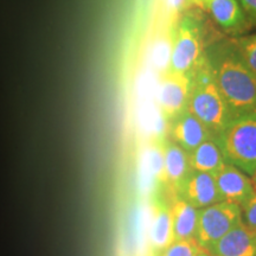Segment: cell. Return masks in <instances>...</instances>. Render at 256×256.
<instances>
[{
    "label": "cell",
    "instance_id": "6da1fadb",
    "mask_svg": "<svg viewBox=\"0 0 256 256\" xmlns=\"http://www.w3.org/2000/svg\"><path fill=\"white\" fill-rule=\"evenodd\" d=\"M232 119L256 113V74L246 66L232 40L212 44L204 51Z\"/></svg>",
    "mask_w": 256,
    "mask_h": 256
},
{
    "label": "cell",
    "instance_id": "7a4b0ae2",
    "mask_svg": "<svg viewBox=\"0 0 256 256\" xmlns=\"http://www.w3.org/2000/svg\"><path fill=\"white\" fill-rule=\"evenodd\" d=\"M186 108L209 130L214 139L232 120L226 101L214 80L206 54L190 74V94Z\"/></svg>",
    "mask_w": 256,
    "mask_h": 256
},
{
    "label": "cell",
    "instance_id": "3957f363",
    "mask_svg": "<svg viewBox=\"0 0 256 256\" xmlns=\"http://www.w3.org/2000/svg\"><path fill=\"white\" fill-rule=\"evenodd\" d=\"M215 140L226 162L252 177L256 170V113L234 118Z\"/></svg>",
    "mask_w": 256,
    "mask_h": 256
},
{
    "label": "cell",
    "instance_id": "277c9868",
    "mask_svg": "<svg viewBox=\"0 0 256 256\" xmlns=\"http://www.w3.org/2000/svg\"><path fill=\"white\" fill-rule=\"evenodd\" d=\"M203 26L194 14H185L174 26L168 69L191 74L204 55Z\"/></svg>",
    "mask_w": 256,
    "mask_h": 256
},
{
    "label": "cell",
    "instance_id": "5b68a950",
    "mask_svg": "<svg viewBox=\"0 0 256 256\" xmlns=\"http://www.w3.org/2000/svg\"><path fill=\"white\" fill-rule=\"evenodd\" d=\"M242 220L241 208L222 200L198 210L196 240L200 247L206 248Z\"/></svg>",
    "mask_w": 256,
    "mask_h": 256
},
{
    "label": "cell",
    "instance_id": "8992f818",
    "mask_svg": "<svg viewBox=\"0 0 256 256\" xmlns=\"http://www.w3.org/2000/svg\"><path fill=\"white\" fill-rule=\"evenodd\" d=\"M190 94V74L166 69L160 75L158 106L166 120L174 119L186 110Z\"/></svg>",
    "mask_w": 256,
    "mask_h": 256
},
{
    "label": "cell",
    "instance_id": "52a82bcc",
    "mask_svg": "<svg viewBox=\"0 0 256 256\" xmlns=\"http://www.w3.org/2000/svg\"><path fill=\"white\" fill-rule=\"evenodd\" d=\"M214 177L222 200L240 208L244 206L256 192L252 178L228 162Z\"/></svg>",
    "mask_w": 256,
    "mask_h": 256
},
{
    "label": "cell",
    "instance_id": "ba28073f",
    "mask_svg": "<svg viewBox=\"0 0 256 256\" xmlns=\"http://www.w3.org/2000/svg\"><path fill=\"white\" fill-rule=\"evenodd\" d=\"M177 197L198 210L223 200L214 174L192 170L182 185Z\"/></svg>",
    "mask_w": 256,
    "mask_h": 256
},
{
    "label": "cell",
    "instance_id": "9c48e42d",
    "mask_svg": "<svg viewBox=\"0 0 256 256\" xmlns=\"http://www.w3.org/2000/svg\"><path fill=\"white\" fill-rule=\"evenodd\" d=\"M191 172L188 153L174 142H162V171L160 183L174 198Z\"/></svg>",
    "mask_w": 256,
    "mask_h": 256
},
{
    "label": "cell",
    "instance_id": "30bf717a",
    "mask_svg": "<svg viewBox=\"0 0 256 256\" xmlns=\"http://www.w3.org/2000/svg\"><path fill=\"white\" fill-rule=\"evenodd\" d=\"M168 121L171 142L177 144L188 154L202 142L212 138L209 130L191 112H188V108Z\"/></svg>",
    "mask_w": 256,
    "mask_h": 256
},
{
    "label": "cell",
    "instance_id": "8fae6325",
    "mask_svg": "<svg viewBox=\"0 0 256 256\" xmlns=\"http://www.w3.org/2000/svg\"><path fill=\"white\" fill-rule=\"evenodd\" d=\"M226 34L238 36L250 28L238 0H208L204 8Z\"/></svg>",
    "mask_w": 256,
    "mask_h": 256
},
{
    "label": "cell",
    "instance_id": "7c38bea8",
    "mask_svg": "<svg viewBox=\"0 0 256 256\" xmlns=\"http://www.w3.org/2000/svg\"><path fill=\"white\" fill-rule=\"evenodd\" d=\"M255 235L249 232L241 220L234 228L209 247L214 256H254Z\"/></svg>",
    "mask_w": 256,
    "mask_h": 256
},
{
    "label": "cell",
    "instance_id": "4fadbf2b",
    "mask_svg": "<svg viewBox=\"0 0 256 256\" xmlns=\"http://www.w3.org/2000/svg\"><path fill=\"white\" fill-rule=\"evenodd\" d=\"M170 216L174 241L194 238L198 222V209H194L182 198L176 197L174 203L170 206Z\"/></svg>",
    "mask_w": 256,
    "mask_h": 256
},
{
    "label": "cell",
    "instance_id": "5bb4252c",
    "mask_svg": "<svg viewBox=\"0 0 256 256\" xmlns=\"http://www.w3.org/2000/svg\"><path fill=\"white\" fill-rule=\"evenodd\" d=\"M151 247L156 254L174 242L171 228L170 206L162 200H156L152 203V220L150 230Z\"/></svg>",
    "mask_w": 256,
    "mask_h": 256
},
{
    "label": "cell",
    "instance_id": "9a60e30c",
    "mask_svg": "<svg viewBox=\"0 0 256 256\" xmlns=\"http://www.w3.org/2000/svg\"><path fill=\"white\" fill-rule=\"evenodd\" d=\"M188 156L192 171L215 174L226 165L222 151L214 138L202 142L194 151L188 153Z\"/></svg>",
    "mask_w": 256,
    "mask_h": 256
},
{
    "label": "cell",
    "instance_id": "2e32d148",
    "mask_svg": "<svg viewBox=\"0 0 256 256\" xmlns=\"http://www.w3.org/2000/svg\"><path fill=\"white\" fill-rule=\"evenodd\" d=\"M232 44L246 66L256 74V34L235 38Z\"/></svg>",
    "mask_w": 256,
    "mask_h": 256
},
{
    "label": "cell",
    "instance_id": "e0dca14e",
    "mask_svg": "<svg viewBox=\"0 0 256 256\" xmlns=\"http://www.w3.org/2000/svg\"><path fill=\"white\" fill-rule=\"evenodd\" d=\"M200 246L194 238L174 241L165 249L159 252L158 256H197Z\"/></svg>",
    "mask_w": 256,
    "mask_h": 256
},
{
    "label": "cell",
    "instance_id": "ac0fdd59",
    "mask_svg": "<svg viewBox=\"0 0 256 256\" xmlns=\"http://www.w3.org/2000/svg\"><path fill=\"white\" fill-rule=\"evenodd\" d=\"M242 222L249 232L256 235V192L244 206H241Z\"/></svg>",
    "mask_w": 256,
    "mask_h": 256
},
{
    "label": "cell",
    "instance_id": "d6986e66",
    "mask_svg": "<svg viewBox=\"0 0 256 256\" xmlns=\"http://www.w3.org/2000/svg\"><path fill=\"white\" fill-rule=\"evenodd\" d=\"M250 26H256V0H238Z\"/></svg>",
    "mask_w": 256,
    "mask_h": 256
},
{
    "label": "cell",
    "instance_id": "ffe728a7",
    "mask_svg": "<svg viewBox=\"0 0 256 256\" xmlns=\"http://www.w3.org/2000/svg\"><path fill=\"white\" fill-rule=\"evenodd\" d=\"M208 0H185L188 6H194V8H204Z\"/></svg>",
    "mask_w": 256,
    "mask_h": 256
},
{
    "label": "cell",
    "instance_id": "44dd1931",
    "mask_svg": "<svg viewBox=\"0 0 256 256\" xmlns=\"http://www.w3.org/2000/svg\"><path fill=\"white\" fill-rule=\"evenodd\" d=\"M197 256H214V255L211 254V252L208 250V249L200 247V250H198V252H197Z\"/></svg>",
    "mask_w": 256,
    "mask_h": 256
},
{
    "label": "cell",
    "instance_id": "7402d4cb",
    "mask_svg": "<svg viewBox=\"0 0 256 256\" xmlns=\"http://www.w3.org/2000/svg\"><path fill=\"white\" fill-rule=\"evenodd\" d=\"M252 184H254V186H255V190H256V170L254 171V174H252Z\"/></svg>",
    "mask_w": 256,
    "mask_h": 256
},
{
    "label": "cell",
    "instance_id": "603a6c76",
    "mask_svg": "<svg viewBox=\"0 0 256 256\" xmlns=\"http://www.w3.org/2000/svg\"><path fill=\"white\" fill-rule=\"evenodd\" d=\"M254 246H255V254H254V256H256V235H255V238H254Z\"/></svg>",
    "mask_w": 256,
    "mask_h": 256
}]
</instances>
